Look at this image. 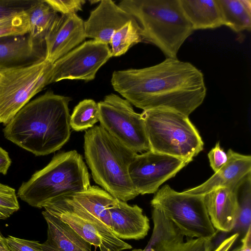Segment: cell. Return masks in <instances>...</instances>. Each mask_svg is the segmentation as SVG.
<instances>
[{"instance_id": "9a60e30c", "label": "cell", "mask_w": 251, "mask_h": 251, "mask_svg": "<svg viewBox=\"0 0 251 251\" xmlns=\"http://www.w3.org/2000/svg\"><path fill=\"white\" fill-rule=\"evenodd\" d=\"M128 13L111 0H102L84 21L86 38L109 45L114 33L130 21Z\"/></svg>"}, {"instance_id": "83f0119b", "label": "cell", "mask_w": 251, "mask_h": 251, "mask_svg": "<svg viewBox=\"0 0 251 251\" xmlns=\"http://www.w3.org/2000/svg\"><path fill=\"white\" fill-rule=\"evenodd\" d=\"M29 28L27 15L25 11L3 19L0 21V37L25 35Z\"/></svg>"}, {"instance_id": "4316f807", "label": "cell", "mask_w": 251, "mask_h": 251, "mask_svg": "<svg viewBox=\"0 0 251 251\" xmlns=\"http://www.w3.org/2000/svg\"><path fill=\"white\" fill-rule=\"evenodd\" d=\"M98 103L92 99L80 101L70 116V126L76 131H83L93 127L99 121Z\"/></svg>"}, {"instance_id": "30bf717a", "label": "cell", "mask_w": 251, "mask_h": 251, "mask_svg": "<svg viewBox=\"0 0 251 251\" xmlns=\"http://www.w3.org/2000/svg\"><path fill=\"white\" fill-rule=\"evenodd\" d=\"M98 104L100 126L110 134L137 153L150 151L144 120L128 100L110 94Z\"/></svg>"}, {"instance_id": "e575fe53", "label": "cell", "mask_w": 251, "mask_h": 251, "mask_svg": "<svg viewBox=\"0 0 251 251\" xmlns=\"http://www.w3.org/2000/svg\"><path fill=\"white\" fill-rule=\"evenodd\" d=\"M239 236V233H234L224 240L213 251H229Z\"/></svg>"}, {"instance_id": "7402d4cb", "label": "cell", "mask_w": 251, "mask_h": 251, "mask_svg": "<svg viewBox=\"0 0 251 251\" xmlns=\"http://www.w3.org/2000/svg\"><path fill=\"white\" fill-rule=\"evenodd\" d=\"M74 198L95 217L110 227V209L118 200L97 186H91L85 191L71 193Z\"/></svg>"}, {"instance_id": "ffe728a7", "label": "cell", "mask_w": 251, "mask_h": 251, "mask_svg": "<svg viewBox=\"0 0 251 251\" xmlns=\"http://www.w3.org/2000/svg\"><path fill=\"white\" fill-rule=\"evenodd\" d=\"M48 226L43 251H92V245L68 224L46 210L42 212Z\"/></svg>"}, {"instance_id": "d590c367", "label": "cell", "mask_w": 251, "mask_h": 251, "mask_svg": "<svg viewBox=\"0 0 251 251\" xmlns=\"http://www.w3.org/2000/svg\"><path fill=\"white\" fill-rule=\"evenodd\" d=\"M241 242L242 246L240 251H251V226L244 234Z\"/></svg>"}, {"instance_id": "9c48e42d", "label": "cell", "mask_w": 251, "mask_h": 251, "mask_svg": "<svg viewBox=\"0 0 251 251\" xmlns=\"http://www.w3.org/2000/svg\"><path fill=\"white\" fill-rule=\"evenodd\" d=\"M43 208L100 251H122L132 248L117 237L108 226L77 201L71 193L52 200Z\"/></svg>"}, {"instance_id": "d4e9b609", "label": "cell", "mask_w": 251, "mask_h": 251, "mask_svg": "<svg viewBox=\"0 0 251 251\" xmlns=\"http://www.w3.org/2000/svg\"><path fill=\"white\" fill-rule=\"evenodd\" d=\"M143 42L135 20L126 23L116 31L111 39L110 45L112 57L124 54L133 46Z\"/></svg>"}, {"instance_id": "cb8c5ba5", "label": "cell", "mask_w": 251, "mask_h": 251, "mask_svg": "<svg viewBox=\"0 0 251 251\" xmlns=\"http://www.w3.org/2000/svg\"><path fill=\"white\" fill-rule=\"evenodd\" d=\"M29 21L28 34L33 40L45 42V36L59 15L44 0H37L25 11Z\"/></svg>"}, {"instance_id": "7a4b0ae2", "label": "cell", "mask_w": 251, "mask_h": 251, "mask_svg": "<svg viewBox=\"0 0 251 251\" xmlns=\"http://www.w3.org/2000/svg\"><path fill=\"white\" fill-rule=\"evenodd\" d=\"M71 100L47 91L28 102L5 125V138L36 156L59 150L71 136Z\"/></svg>"}, {"instance_id": "ba28073f", "label": "cell", "mask_w": 251, "mask_h": 251, "mask_svg": "<svg viewBox=\"0 0 251 251\" xmlns=\"http://www.w3.org/2000/svg\"><path fill=\"white\" fill-rule=\"evenodd\" d=\"M52 63L0 69V123L6 125L29 100L50 84Z\"/></svg>"}, {"instance_id": "7c38bea8", "label": "cell", "mask_w": 251, "mask_h": 251, "mask_svg": "<svg viewBox=\"0 0 251 251\" xmlns=\"http://www.w3.org/2000/svg\"><path fill=\"white\" fill-rule=\"evenodd\" d=\"M188 163L176 157L149 151L135 156L129 167V175L138 195L155 194L161 185Z\"/></svg>"}, {"instance_id": "52a82bcc", "label": "cell", "mask_w": 251, "mask_h": 251, "mask_svg": "<svg viewBox=\"0 0 251 251\" xmlns=\"http://www.w3.org/2000/svg\"><path fill=\"white\" fill-rule=\"evenodd\" d=\"M151 204L160 209L184 236L212 240L217 234L203 196L178 192L166 184L155 193Z\"/></svg>"}, {"instance_id": "f1b7e54d", "label": "cell", "mask_w": 251, "mask_h": 251, "mask_svg": "<svg viewBox=\"0 0 251 251\" xmlns=\"http://www.w3.org/2000/svg\"><path fill=\"white\" fill-rule=\"evenodd\" d=\"M19 208L16 190L0 183V220L7 219Z\"/></svg>"}, {"instance_id": "1f68e13d", "label": "cell", "mask_w": 251, "mask_h": 251, "mask_svg": "<svg viewBox=\"0 0 251 251\" xmlns=\"http://www.w3.org/2000/svg\"><path fill=\"white\" fill-rule=\"evenodd\" d=\"M6 238L10 251H43L39 241L22 239L11 235Z\"/></svg>"}, {"instance_id": "5b68a950", "label": "cell", "mask_w": 251, "mask_h": 251, "mask_svg": "<svg viewBox=\"0 0 251 251\" xmlns=\"http://www.w3.org/2000/svg\"><path fill=\"white\" fill-rule=\"evenodd\" d=\"M90 186L83 157L72 150L55 154L46 166L22 184L17 195L29 205L41 208L56 198L85 191Z\"/></svg>"}, {"instance_id": "3957f363", "label": "cell", "mask_w": 251, "mask_h": 251, "mask_svg": "<svg viewBox=\"0 0 251 251\" xmlns=\"http://www.w3.org/2000/svg\"><path fill=\"white\" fill-rule=\"evenodd\" d=\"M84 153L93 179L114 198L127 202L138 194L128 172L137 154L124 145L100 125H95L84 135Z\"/></svg>"}, {"instance_id": "6da1fadb", "label": "cell", "mask_w": 251, "mask_h": 251, "mask_svg": "<svg viewBox=\"0 0 251 251\" xmlns=\"http://www.w3.org/2000/svg\"><path fill=\"white\" fill-rule=\"evenodd\" d=\"M114 90L143 111L168 109L189 117L203 102L206 88L202 73L188 62L166 58L156 65L115 71Z\"/></svg>"}, {"instance_id": "d6a6232c", "label": "cell", "mask_w": 251, "mask_h": 251, "mask_svg": "<svg viewBox=\"0 0 251 251\" xmlns=\"http://www.w3.org/2000/svg\"><path fill=\"white\" fill-rule=\"evenodd\" d=\"M208 157L210 166L215 173L222 167L227 160V153L221 148L219 142L210 151Z\"/></svg>"}, {"instance_id": "484cf974", "label": "cell", "mask_w": 251, "mask_h": 251, "mask_svg": "<svg viewBox=\"0 0 251 251\" xmlns=\"http://www.w3.org/2000/svg\"><path fill=\"white\" fill-rule=\"evenodd\" d=\"M239 211L237 222L234 229H239L246 233L251 226V172L243 177L236 184Z\"/></svg>"}, {"instance_id": "ac0fdd59", "label": "cell", "mask_w": 251, "mask_h": 251, "mask_svg": "<svg viewBox=\"0 0 251 251\" xmlns=\"http://www.w3.org/2000/svg\"><path fill=\"white\" fill-rule=\"evenodd\" d=\"M236 185L219 188L203 195L208 214L217 231L230 232L235 226L239 211Z\"/></svg>"}, {"instance_id": "8992f818", "label": "cell", "mask_w": 251, "mask_h": 251, "mask_svg": "<svg viewBox=\"0 0 251 251\" xmlns=\"http://www.w3.org/2000/svg\"><path fill=\"white\" fill-rule=\"evenodd\" d=\"M150 151L188 163L203 149V142L189 117L168 109H153L141 114Z\"/></svg>"}, {"instance_id": "4fadbf2b", "label": "cell", "mask_w": 251, "mask_h": 251, "mask_svg": "<svg viewBox=\"0 0 251 251\" xmlns=\"http://www.w3.org/2000/svg\"><path fill=\"white\" fill-rule=\"evenodd\" d=\"M152 234L141 251H213L212 240L203 238L184 240L178 228L159 209L152 207Z\"/></svg>"}, {"instance_id": "603a6c76", "label": "cell", "mask_w": 251, "mask_h": 251, "mask_svg": "<svg viewBox=\"0 0 251 251\" xmlns=\"http://www.w3.org/2000/svg\"><path fill=\"white\" fill-rule=\"evenodd\" d=\"M223 25L235 32L250 31L251 1L250 0H216Z\"/></svg>"}, {"instance_id": "836d02e7", "label": "cell", "mask_w": 251, "mask_h": 251, "mask_svg": "<svg viewBox=\"0 0 251 251\" xmlns=\"http://www.w3.org/2000/svg\"><path fill=\"white\" fill-rule=\"evenodd\" d=\"M11 164L8 153L0 147V174L6 175Z\"/></svg>"}, {"instance_id": "2e32d148", "label": "cell", "mask_w": 251, "mask_h": 251, "mask_svg": "<svg viewBox=\"0 0 251 251\" xmlns=\"http://www.w3.org/2000/svg\"><path fill=\"white\" fill-rule=\"evenodd\" d=\"M46 56L45 42L34 41L28 33L0 37V69L29 66Z\"/></svg>"}, {"instance_id": "8fae6325", "label": "cell", "mask_w": 251, "mask_h": 251, "mask_svg": "<svg viewBox=\"0 0 251 251\" xmlns=\"http://www.w3.org/2000/svg\"><path fill=\"white\" fill-rule=\"evenodd\" d=\"M111 57L108 45L94 40L86 41L53 63L50 83L64 79L92 80Z\"/></svg>"}, {"instance_id": "74e56055", "label": "cell", "mask_w": 251, "mask_h": 251, "mask_svg": "<svg viewBox=\"0 0 251 251\" xmlns=\"http://www.w3.org/2000/svg\"><path fill=\"white\" fill-rule=\"evenodd\" d=\"M141 249H135L132 250V251H141Z\"/></svg>"}, {"instance_id": "277c9868", "label": "cell", "mask_w": 251, "mask_h": 251, "mask_svg": "<svg viewBox=\"0 0 251 251\" xmlns=\"http://www.w3.org/2000/svg\"><path fill=\"white\" fill-rule=\"evenodd\" d=\"M118 5L135 20L143 42L157 47L166 58L176 59L194 31L179 0H124Z\"/></svg>"}, {"instance_id": "44dd1931", "label": "cell", "mask_w": 251, "mask_h": 251, "mask_svg": "<svg viewBox=\"0 0 251 251\" xmlns=\"http://www.w3.org/2000/svg\"><path fill=\"white\" fill-rule=\"evenodd\" d=\"M193 30L214 29L223 25L216 0H179Z\"/></svg>"}, {"instance_id": "4dcf8cb0", "label": "cell", "mask_w": 251, "mask_h": 251, "mask_svg": "<svg viewBox=\"0 0 251 251\" xmlns=\"http://www.w3.org/2000/svg\"><path fill=\"white\" fill-rule=\"evenodd\" d=\"M55 12L61 15L76 14L82 10L84 0H44Z\"/></svg>"}, {"instance_id": "8d00e7d4", "label": "cell", "mask_w": 251, "mask_h": 251, "mask_svg": "<svg viewBox=\"0 0 251 251\" xmlns=\"http://www.w3.org/2000/svg\"><path fill=\"white\" fill-rule=\"evenodd\" d=\"M0 251H10L8 248L6 238L3 236L0 231Z\"/></svg>"}, {"instance_id": "f546056e", "label": "cell", "mask_w": 251, "mask_h": 251, "mask_svg": "<svg viewBox=\"0 0 251 251\" xmlns=\"http://www.w3.org/2000/svg\"><path fill=\"white\" fill-rule=\"evenodd\" d=\"M37 0H0V20L26 11Z\"/></svg>"}, {"instance_id": "5bb4252c", "label": "cell", "mask_w": 251, "mask_h": 251, "mask_svg": "<svg viewBox=\"0 0 251 251\" xmlns=\"http://www.w3.org/2000/svg\"><path fill=\"white\" fill-rule=\"evenodd\" d=\"M85 38L84 21L76 14L59 16L45 38L46 60L54 63Z\"/></svg>"}, {"instance_id": "e0dca14e", "label": "cell", "mask_w": 251, "mask_h": 251, "mask_svg": "<svg viewBox=\"0 0 251 251\" xmlns=\"http://www.w3.org/2000/svg\"><path fill=\"white\" fill-rule=\"evenodd\" d=\"M110 228L121 240L144 238L150 229V220L137 204L129 205L118 200V203L109 210Z\"/></svg>"}, {"instance_id": "d6986e66", "label": "cell", "mask_w": 251, "mask_h": 251, "mask_svg": "<svg viewBox=\"0 0 251 251\" xmlns=\"http://www.w3.org/2000/svg\"><path fill=\"white\" fill-rule=\"evenodd\" d=\"M226 163L206 181L183 193L203 196L221 187H234L247 174L251 172V156L229 149Z\"/></svg>"}]
</instances>
